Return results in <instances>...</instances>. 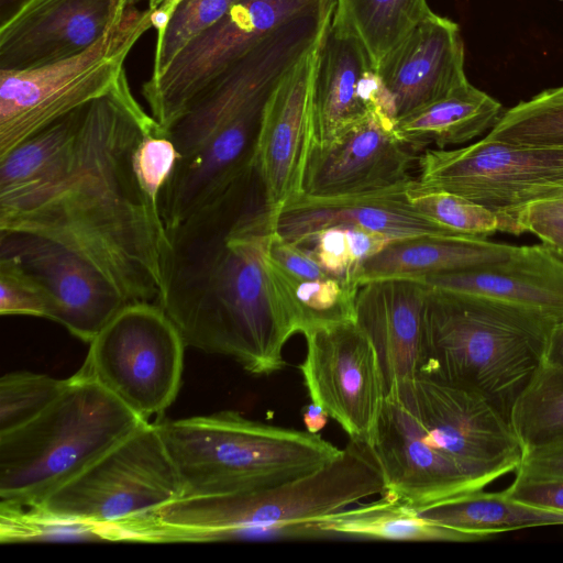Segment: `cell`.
Masks as SVG:
<instances>
[{"mask_svg": "<svg viewBox=\"0 0 563 563\" xmlns=\"http://www.w3.org/2000/svg\"><path fill=\"white\" fill-rule=\"evenodd\" d=\"M158 125L123 70L107 93L0 157V232L56 242L128 302H157L169 240L141 191L133 155Z\"/></svg>", "mask_w": 563, "mask_h": 563, "instance_id": "1", "label": "cell"}, {"mask_svg": "<svg viewBox=\"0 0 563 563\" xmlns=\"http://www.w3.org/2000/svg\"><path fill=\"white\" fill-rule=\"evenodd\" d=\"M269 232L252 170L167 232L157 300L186 346L232 357L257 376L286 366L284 347L296 334L267 267Z\"/></svg>", "mask_w": 563, "mask_h": 563, "instance_id": "2", "label": "cell"}, {"mask_svg": "<svg viewBox=\"0 0 563 563\" xmlns=\"http://www.w3.org/2000/svg\"><path fill=\"white\" fill-rule=\"evenodd\" d=\"M553 329L429 287L418 375L477 393L510 420Z\"/></svg>", "mask_w": 563, "mask_h": 563, "instance_id": "3", "label": "cell"}, {"mask_svg": "<svg viewBox=\"0 0 563 563\" xmlns=\"http://www.w3.org/2000/svg\"><path fill=\"white\" fill-rule=\"evenodd\" d=\"M384 492L374 448L350 441L333 461L280 485L180 497L148 515L140 533L146 542L227 541L239 529L314 521Z\"/></svg>", "mask_w": 563, "mask_h": 563, "instance_id": "4", "label": "cell"}, {"mask_svg": "<svg viewBox=\"0 0 563 563\" xmlns=\"http://www.w3.org/2000/svg\"><path fill=\"white\" fill-rule=\"evenodd\" d=\"M156 424L177 470L181 497L280 485L342 452L318 433L255 421L233 410Z\"/></svg>", "mask_w": 563, "mask_h": 563, "instance_id": "5", "label": "cell"}, {"mask_svg": "<svg viewBox=\"0 0 563 563\" xmlns=\"http://www.w3.org/2000/svg\"><path fill=\"white\" fill-rule=\"evenodd\" d=\"M143 422L79 369L41 415L0 434V506H37Z\"/></svg>", "mask_w": 563, "mask_h": 563, "instance_id": "6", "label": "cell"}, {"mask_svg": "<svg viewBox=\"0 0 563 563\" xmlns=\"http://www.w3.org/2000/svg\"><path fill=\"white\" fill-rule=\"evenodd\" d=\"M180 497V479L157 424L145 421L44 501L24 509L103 539L110 529Z\"/></svg>", "mask_w": 563, "mask_h": 563, "instance_id": "7", "label": "cell"}, {"mask_svg": "<svg viewBox=\"0 0 563 563\" xmlns=\"http://www.w3.org/2000/svg\"><path fill=\"white\" fill-rule=\"evenodd\" d=\"M154 10L132 8L85 51L23 70L0 69V157L107 93L125 70L136 42L154 26Z\"/></svg>", "mask_w": 563, "mask_h": 563, "instance_id": "8", "label": "cell"}, {"mask_svg": "<svg viewBox=\"0 0 563 563\" xmlns=\"http://www.w3.org/2000/svg\"><path fill=\"white\" fill-rule=\"evenodd\" d=\"M185 347L157 302H129L89 343L80 371L148 421L162 415L178 394Z\"/></svg>", "mask_w": 563, "mask_h": 563, "instance_id": "9", "label": "cell"}, {"mask_svg": "<svg viewBox=\"0 0 563 563\" xmlns=\"http://www.w3.org/2000/svg\"><path fill=\"white\" fill-rule=\"evenodd\" d=\"M419 190L456 194L494 211L519 234L517 216L532 202L563 192V146L484 139L466 146L426 148L418 156Z\"/></svg>", "mask_w": 563, "mask_h": 563, "instance_id": "10", "label": "cell"}, {"mask_svg": "<svg viewBox=\"0 0 563 563\" xmlns=\"http://www.w3.org/2000/svg\"><path fill=\"white\" fill-rule=\"evenodd\" d=\"M323 0H239L142 86L155 121L168 131L224 71L282 25Z\"/></svg>", "mask_w": 563, "mask_h": 563, "instance_id": "11", "label": "cell"}, {"mask_svg": "<svg viewBox=\"0 0 563 563\" xmlns=\"http://www.w3.org/2000/svg\"><path fill=\"white\" fill-rule=\"evenodd\" d=\"M387 397L398 398L424 440L494 482L517 470L522 448L509 420L477 393L422 375Z\"/></svg>", "mask_w": 563, "mask_h": 563, "instance_id": "12", "label": "cell"}, {"mask_svg": "<svg viewBox=\"0 0 563 563\" xmlns=\"http://www.w3.org/2000/svg\"><path fill=\"white\" fill-rule=\"evenodd\" d=\"M299 365L311 401L336 421L350 441L375 445L386 388L374 345L355 320L305 336Z\"/></svg>", "mask_w": 563, "mask_h": 563, "instance_id": "13", "label": "cell"}, {"mask_svg": "<svg viewBox=\"0 0 563 563\" xmlns=\"http://www.w3.org/2000/svg\"><path fill=\"white\" fill-rule=\"evenodd\" d=\"M322 36L283 75L263 111L253 168L268 216L303 192L316 144L314 82Z\"/></svg>", "mask_w": 563, "mask_h": 563, "instance_id": "14", "label": "cell"}, {"mask_svg": "<svg viewBox=\"0 0 563 563\" xmlns=\"http://www.w3.org/2000/svg\"><path fill=\"white\" fill-rule=\"evenodd\" d=\"M421 282L552 328L563 322V256L545 243L517 246L506 258Z\"/></svg>", "mask_w": 563, "mask_h": 563, "instance_id": "15", "label": "cell"}, {"mask_svg": "<svg viewBox=\"0 0 563 563\" xmlns=\"http://www.w3.org/2000/svg\"><path fill=\"white\" fill-rule=\"evenodd\" d=\"M416 153L397 133L396 119L375 107L332 143L314 144L302 194L342 196L407 183Z\"/></svg>", "mask_w": 563, "mask_h": 563, "instance_id": "16", "label": "cell"}, {"mask_svg": "<svg viewBox=\"0 0 563 563\" xmlns=\"http://www.w3.org/2000/svg\"><path fill=\"white\" fill-rule=\"evenodd\" d=\"M0 254L15 257L49 291L52 321L90 343L128 302L91 263L51 240L0 232Z\"/></svg>", "mask_w": 563, "mask_h": 563, "instance_id": "17", "label": "cell"}, {"mask_svg": "<svg viewBox=\"0 0 563 563\" xmlns=\"http://www.w3.org/2000/svg\"><path fill=\"white\" fill-rule=\"evenodd\" d=\"M374 450L387 494L417 510L483 490L489 479L429 444L402 402L386 397Z\"/></svg>", "mask_w": 563, "mask_h": 563, "instance_id": "18", "label": "cell"}, {"mask_svg": "<svg viewBox=\"0 0 563 563\" xmlns=\"http://www.w3.org/2000/svg\"><path fill=\"white\" fill-rule=\"evenodd\" d=\"M115 1L29 0L0 24V69L34 68L85 51L124 16Z\"/></svg>", "mask_w": 563, "mask_h": 563, "instance_id": "19", "label": "cell"}, {"mask_svg": "<svg viewBox=\"0 0 563 563\" xmlns=\"http://www.w3.org/2000/svg\"><path fill=\"white\" fill-rule=\"evenodd\" d=\"M413 179L352 195L301 194L268 216L271 231L294 244H303L316 233L332 227L362 228L393 241L420 235L451 236L409 201L407 189Z\"/></svg>", "mask_w": 563, "mask_h": 563, "instance_id": "20", "label": "cell"}, {"mask_svg": "<svg viewBox=\"0 0 563 563\" xmlns=\"http://www.w3.org/2000/svg\"><path fill=\"white\" fill-rule=\"evenodd\" d=\"M464 62L459 24L431 10L376 68L396 120L467 82Z\"/></svg>", "mask_w": 563, "mask_h": 563, "instance_id": "21", "label": "cell"}, {"mask_svg": "<svg viewBox=\"0 0 563 563\" xmlns=\"http://www.w3.org/2000/svg\"><path fill=\"white\" fill-rule=\"evenodd\" d=\"M375 107L396 119L365 46L332 13L320 43L316 74V144L332 143Z\"/></svg>", "mask_w": 563, "mask_h": 563, "instance_id": "22", "label": "cell"}, {"mask_svg": "<svg viewBox=\"0 0 563 563\" xmlns=\"http://www.w3.org/2000/svg\"><path fill=\"white\" fill-rule=\"evenodd\" d=\"M429 287L418 279L366 282L357 289L355 321L377 353L386 397L419 373Z\"/></svg>", "mask_w": 563, "mask_h": 563, "instance_id": "23", "label": "cell"}, {"mask_svg": "<svg viewBox=\"0 0 563 563\" xmlns=\"http://www.w3.org/2000/svg\"><path fill=\"white\" fill-rule=\"evenodd\" d=\"M266 263L295 333L355 320L358 285L325 269L310 249L271 231Z\"/></svg>", "mask_w": 563, "mask_h": 563, "instance_id": "24", "label": "cell"}, {"mask_svg": "<svg viewBox=\"0 0 563 563\" xmlns=\"http://www.w3.org/2000/svg\"><path fill=\"white\" fill-rule=\"evenodd\" d=\"M516 245L443 235H420L390 242L382 252L366 260L355 282L388 278L421 280L439 273L462 271L509 256Z\"/></svg>", "mask_w": 563, "mask_h": 563, "instance_id": "25", "label": "cell"}, {"mask_svg": "<svg viewBox=\"0 0 563 563\" xmlns=\"http://www.w3.org/2000/svg\"><path fill=\"white\" fill-rule=\"evenodd\" d=\"M501 103L470 81L445 97L396 120V131L415 152L464 144L490 130Z\"/></svg>", "mask_w": 563, "mask_h": 563, "instance_id": "26", "label": "cell"}, {"mask_svg": "<svg viewBox=\"0 0 563 563\" xmlns=\"http://www.w3.org/2000/svg\"><path fill=\"white\" fill-rule=\"evenodd\" d=\"M332 538H363L393 541H477L460 532L423 518L420 512L387 495L373 503L323 516L313 521Z\"/></svg>", "mask_w": 563, "mask_h": 563, "instance_id": "27", "label": "cell"}, {"mask_svg": "<svg viewBox=\"0 0 563 563\" xmlns=\"http://www.w3.org/2000/svg\"><path fill=\"white\" fill-rule=\"evenodd\" d=\"M418 511L423 518L471 534L477 541L504 531L563 525L562 512L517 501L504 492L479 490Z\"/></svg>", "mask_w": 563, "mask_h": 563, "instance_id": "28", "label": "cell"}, {"mask_svg": "<svg viewBox=\"0 0 563 563\" xmlns=\"http://www.w3.org/2000/svg\"><path fill=\"white\" fill-rule=\"evenodd\" d=\"M430 11L427 0H334L333 15L355 33L377 68Z\"/></svg>", "mask_w": 563, "mask_h": 563, "instance_id": "29", "label": "cell"}, {"mask_svg": "<svg viewBox=\"0 0 563 563\" xmlns=\"http://www.w3.org/2000/svg\"><path fill=\"white\" fill-rule=\"evenodd\" d=\"M509 421L522 451L563 439V366L543 363L517 399Z\"/></svg>", "mask_w": 563, "mask_h": 563, "instance_id": "30", "label": "cell"}, {"mask_svg": "<svg viewBox=\"0 0 563 563\" xmlns=\"http://www.w3.org/2000/svg\"><path fill=\"white\" fill-rule=\"evenodd\" d=\"M239 0H168L154 13L157 38L151 76L161 74L196 37L220 21Z\"/></svg>", "mask_w": 563, "mask_h": 563, "instance_id": "31", "label": "cell"}, {"mask_svg": "<svg viewBox=\"0 0 563 563\" xmlns=\"http://www.w3.org/2000/svg\"><path fill=\"white\" fill-rule=\"evenodd\" d=\"M483 139L523 145L563 146V86L544 89L504 111Z\"/></svg>", "mask_w": 563, "mask_h": 563, "instance_id": "32", "label": "cell"}, {"mask_svg": "<svg viewBox=\"0 0 563 563\" xmlns=\"http://www.w3.org/2000/svg\"><path fill=\"white\" fill-rule=\"evenodd\" d=\"M412 183L407 189L409 201L449 235L487 240L497 231L510 233L507 220L488 208L453 192L419 190Z\"/></svg>", "mask_w": 563, "mask_h": 563, "instance_id": "33", "label": "cell"}, {"mask_svg": "<svg viewBox=\"0 0 563 563\" xmlns=\"http://www.w3.org/2000/svg\"><path fill=\"white\" fill-rule=\"evenodd\" d=\"M67 383L45 374L11 372L0 379V434L18 429L51 406Z\"/></svg>", "mask_w": 563, "mask_h": 563, "instance_id": "34", "label": "cell"}, {"mask_svg": "<svg viewBox=\"0 0 563 563\" xmlns=\"http://www.w3.org/2000/svg\"><path fill=\"white\" fill-rule=\"evenodd\" d=\"M54 301L47 288L13 256L0 254L1 316L52 319Z\"/></svg>", "mask_w": 563, "mask_h": 563, "instance_id": "35", "label": "cell"}, {"mask_svg": "<svg viewBox=\"0 0 563 563\" xmlns=\"http://www.w3.org/2000/svg\"><path fill=\"white\" fill-rule=\"evenodd\" d=\"M178 157L175 144L161 125L143 136L133 155L137 184L148 206L159 217V196Z\"/></svg>", "mask_w": 563, "mask_h": 563, "instance_id": "36", "label": "cell"}, {"mask_svg": "<svg viewBox=\"0 0 563 563\" xmlns=\"http://www.w3.org/2000/svg\"><path fill=\"white\" fill-rule=\"evenodd\" d=\"M309 243L313 244L310 250L325 269L356 284V267L351 255L349 239L344 228L332 227L324 229L299 245Z\"/></svg>", "mask_w": 563, "mask_h": 563, "instance_id": "37", "label": "cell"}, {"mask_svg": "<svg viewBox=\"0 0 563 563\" xmlns=\"http://www.w3.org/2000/svg\"><path fill=\"white\" fill-rule=\"evenodd\" d=\"M503 492L517 501L563 514V477L516 474L512 484Z\"/></svg>", "mask_w": 563, "mask_h": 563, "instance_id": "38", "label": "cell"}, {"mask_svg": "<svg viewBox=\"0 0 563 563\" xmlns=\"http://www.w3.org/2000/svg\"><path fill=\"white\" fill-rule=\"evenodd\" d=\"M516 474L563 477V439L523 450Z\"/></svg>", "mask_w": 563, "mask_h": 563, "instance_id": "39", "label": "cell"}, {"mask_svg": "<svg viewBox=\"0 0 563 563\" xmlns=\"http://www.w3.org/2000/svg\"><path fill=\"white\" fill-rule=\"evenodd\" d=\"M563 219V192L530 203L517 216L518 233L526 232L527 227L536 221Z\"/></svg>", "mask_w": 563, "mask_h": 563, "instance_id": "40", "label": "cell"}, {"mask_svg": "<svg viewBox=\"0 0 563 563\" xmlns=\"http://www.w3.org/2000/svg\"><path fill=\"white\" fill-rule=\"evenodd\" d=\"M526 232L538 236L563 256V219H548L530 223Z\"/></svg>", "mask_w": 563, "mask_h": 563, "instance_id": "41", "label": "cell"}, {"mask_svg": "<svg viewBox=\"0 0 563 563\" xmlns=\"http://www.w3.org/2000/svg\"><path fill=\"white\" fill-rule=\"evenodd\" d=\"M544 364L563 366V322L558 324L550 334Z\"/></svg>", "mask_w": 563, "mask_h": 563, "instance_id": "42", "label": "cell"}, {"mask_svg": "<svg viewBox=\"0 0 563 563\" xmlns=\"http://www.w3.org/2000/svg\"><path fill=\"white\" fill-rule=\"evenodd\" d=\"M301 415L306 430L311 433L321 431L329 418L328 412L313 401L303 407Z\"/></svg>", "mask_w": 563, "mask_h": 563, "instance_id": "43", "label": "cell"}, {"mask_svg": "<svg viewBox=\"0 0 563 563\" xmlns=\"http://www.w3.org/2000/svg\"><path fill=\"white\" fill-rule=\"evenodd\" d=\"M29 0H0V24L11 19Z\"/></svg>", "mask_w": 563, "mask_h": 563, "instance_id": "44", "label": "cell"}, {"mask_svg": "<svg viewBox=\"0 0 563 563\" xmlns=\"http://www.w3.org/2000/svg\"><path fill=\"white\" fill-rule=\"evenodd\" d=\"M142 0H117L115 1V13L119 18H122L124 13L134 8V5Z\"/></svg>", "mask_w": 563, "mask_h": 563, "instance_id": "45", "label": "cell"}, {"mask_svg": "<svg viewBox=\"0 0 563 563\" xmlns=\"http://www.w3.org/2000/svg\"><path fill=\"white\" fill-rule=\"evenodd\" d=\"M168 0H148V9L156 11Z\"/></svg>", "mask_w": 563, "mask_h": 563, "instance_id": "46", "label": "cell"}]
</instances>
